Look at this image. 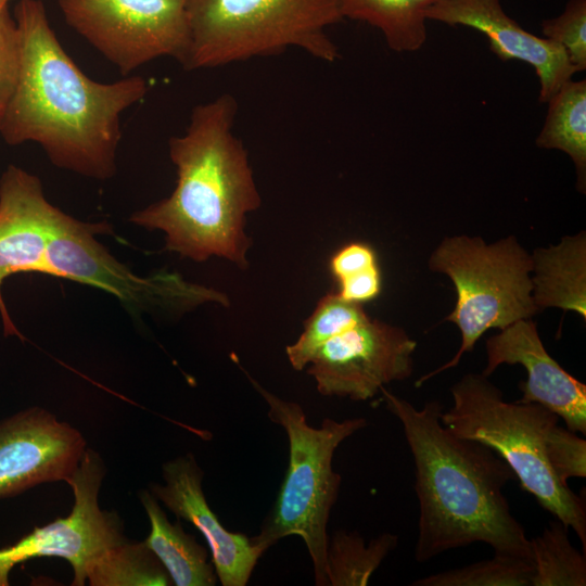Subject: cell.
Wrapping results in <instances>:
<instances>
[{
    "label": "cell",
    "mask_w": 586,
    "mask_h": 586,
    "mask_svg": "<svg viewBox=\"0 0 586 586\" xmlns=\"http://www.w3.org/2000/svg\"><path fill=\"white\" fill-rule=\"evenodd\" d=\"M21 37L17 82L0 125L9 145L39 144L62 169L105 180L116 173L120 116L148 92L140 76L89 78L54 34L41 0L14 9Z\"/></svg>",
    "instance_id": "6da1fadb"
},
{
    "label": "cell",
    "mask_w": 586,
    "mask_h": 586,
    "mask_svg": "<svg viewBox=\"0 0 586 586\" xmlns=\"http://www.w3.org/2000/svg\"><path fill=\"white\" fill-rule=\"evenodd\" d=\"M380 393L402 423L413 458L419 502L415 560L423 563L474 543L532 559L530 538L504 494L515 480L507 462L486 445L443 425L438 400L416 408L385 386Z\"/></svg>",
    "instance_id": "7a4b0ae2"
},
{
    "label": "cell",
    "mask_w": 586,
    "mask_h": 586,
    "mask_svg": "<svg viewBox=\"0 0 586 586\" xmlns=\"http://www.w3.org/2000/svg\"><path fill=\"white\" fill-rule=\"evenodd\" d=\"M235 99L224 93L196 105L189 125L168 141L176 167L173 193L130 221L165 233L166 249L195 262L211 256L247 266L245 216L260 205L247 151L233 131Z\"/></svg>",
    "instance_id": "3957f363"
},
{
    "label": "cell",
    "mask_w": 586,
    "mask_h": 586,
    "mask_svg": "<svg viewBox=\"0 0 586 586\" xmlns=\"http://www.w3.org/2000/svg\"><path fill=\"white\" fill-rule=\"evenodd\" d=\"M453 406L441 422L457 436L492 448L540 507L572 528L586 555V506L559 480L548 459V442L560 418L536 403H509L488 377L469 372L451 387Z\"/></svg>",
    "instance_id": "277c9868"
},
{
    "label": "cell",
    "mask_w": 586,
    "mask_h": 586,
    "mask_svg": "<svg viewBox=\"0 0 586 586\" xmlns=\"http://www.w3.org/2000/svg\"><path fill=\"white\" fill-rule=\"evenodd\" d=\"M244 372L267 403L269 419L283 428L289 440V464L283 482L259 534L251 539L265 552L282 538L300 536L313 561L315 584L327 586V526L341 485L332 459L340 444L364 429L367 420L324 418L320 428H314L297 403L278 397Z\"/></svg>",
    "instance_id": "5b68a950"
},
{
    "label": "cell",
    "mask_w": 586,
    "mask_h": 586,
    "mask_svg": "<svg viewBox=\"0 0 586 586\" xmlns=\"http://www.w3.org/2000/svg\"><path fill=\"white\" fill-rule=\"evenodd\" d=\"M190 44L183 67L213 68L298 48L334 62L327 27L344 17L337 0H187Z\"/></svg>",
    "instance_id": "8992f818"
},
{
    "label": "cell",
    "mask_w": 586,
    "mask_h": 586,
    "mask_svg": "<svg viewBox=\"0 0 586 586\" xmlns=\"http://www.w3.org/2000/svg\"><path fill=\"white\" fill-rule=\"evenodd\" d=\"M428 265L454 283L456 305L445 320L458 327L461 343L450 360L421 375L416 387L458 366L487 330H501L539 311L532 294V256L514 235L489 244L481 237H446Z\"/></svg>",
    "instance_id": "52a82bcc"
},
{
    "label": "cell",
    "mask_w": 586,
    "mask_h": 586,
    "mask_svg": "<svg viewBox=\"0 0 586 586\" xmlns=\"http://www.w3.org/2000/svg\"><path fill=\"white\" fill-rule=\"evenodd\" d=\"M110 231L106 222H84L60 211L48 245L52 277L99 288L133 311L187 310L208 302L229 305L221 292L177 273H132L95 240L97 234Z\"/></svg>",
    "instance_id": "ba28073f"
},
{
    "label": "cell",
    "mask_w": 586,
    "mask_h": 586,
    "mask_svg": "<svg viewBox=\"0 0 586 586\" xmlns=\"http://www.w3.org/2000/svg\"><path fill=\"white\" fill-rule=\"evenodd\" d=\"M65 22L123 75L163 56L183 65L187 0H58Z\"/></svg>",
    "instance_id": "9c48e42d"
},
{
    "label": "cell",
    "mask_w": 586,
    "mask_h": 586,
    "mask_svg": "<svg viewBox=\"0 0 586 586\" xmlns=\"http://www.w3.org/2000/svg\"><path fill=\"white\" fill-rule=\"evenodd\" d=\"M104 474L100 455L86 448L76 471L66 481L74 495L69 514L35 527L14 544L0 548V586L9 585L15 565L41 557L67 560L74 572L72 585L86 584L92 563L109 548L126 540L118 515L99 506Z\"/></svg>",
    "instance_id": "30bf717a"
},
{
    "label": "cell",
    "mask_w": 586,
    "mask_h": 586,
    "mask_svg": "<svg viewBox=\"0 0 586 586\" xmlns=\"http://www.w3.org/2000/svg\"><path fill=\"white\" fill-rule=\"evenodd\" d=\"M417 342L407 332L368 315L324 342L307 373L324 396L364 402L413 371Z\"/></svg>",
    "instance_id": "8fae6325"
},
{
    "label": "cell",
    "mask_w": 586,
    "mask_h": 586,
    "mask_svg": "<svg viewBox=\"0 0 586 586\" xmlns=\"http://www.w3.org/2000/svg\"><path fill=\"white\" fill-rule=\"evenodd\" d=\"M86 450L82 434L48 410L31 407L0 421V498L67 481Z\"/></svg>",
    "instance_id": "7c38bea8"
},
{
    "label": "cell",
    "mask_w": 586,
    "mask_h": 586,
    "mask_svg": "<svg viewBox=\"0 0 586 586\" xmlns=\"http://www.w3.org/2000/svg\"><path fill=\"white\" fill-rule=\"evenodd\" d=\"M61 209L44 196L40 179L15 165L0 178V317L4 335L23 337L2 296L4 280L20 272L52 276L48 245Z\"/></svg>",
    "instance_id": "4fadbf2b"
},
{
    "label": "cell",
    "mask_w": 586,
    "mask_h": 586,
    "mask_svg": "<svg viewBox=\"0 0 586 586\" xmlns=\"http://www.w3.org/2000/svg\"><path fill=\"white\" fill-rule=\"evenodd\" d=\"M489 377L500 365H521L527 378L519 384V403H536L556 413L565 428L586 434V385L565 371L547 352L532 318L518 320L486 341Z\"/></svg>",
    "instance_id": "5bb4252c"
},
{
    "label": "cell",
    "mask_w": 586,
    "mask_h": 586,
    "mask_svg": "<svg viewBox=\"0 0 586 586\" xmlns=\"http://www.w3.org/2000/svg\"><path fill=\"white\" fill-rule=\"evenodd\" d=\"M164 484L149 491L179 519L191 523L207 542L216 575L222 586L247 584L264 551L242 533L229 532L209 508L202 489L203 471L192 454L163 464Z\"/></svg>",
    "instance_id": "9a60e30c"
},
{
    "label": "cell",
    "mask_w": 586,
    "mask_h": 586,
    "mask_svg": "<svg viewBox=\"0 0 586 586\" xmlns=\"http://www.w3.org/2000/svg\"><path fill=\"white\" fill-rule=\"evenodd\" d=\"M425 17L474 28L487 37L489 49L500 60L532 65L539 79V102L547 103L577 73L560 44L523 29L505 13L500 0H436Z\"/></svg>",
    "instance_id": "2e32d148"
},
{
    "label": "cell",
    "mask_w": 586,
    "mask_h": 586,
    "mask_svg": "<svg viewBox=\"0 0 586 586\" xmlns=\"http://www.w3.org/2000/svg\"><path fill=\"white\" fill-rule=\"evenodd\" d=\"M532 256L533 300L538 310L574 311L586 320V232L537 247Z\"/></svg>",
    "instance_id": "e0dca14e"
},
{
    "label": "cell",
    "mask_w": 586,
    "mask_h": 586,
    "mask_svg": "<svg viewBox=\"0 0 586 586\" xmlns=\"http://www.w3.org/2000/svg\"><path fill=\"white\" fill-rule=\"evenodd\" d=\"M150 521V533L144 540L166 569L173 585L214 586L217 575L208 561V550L187 534L180 522L170 523L149 489L139 494Z\"/></svg>",
    "instance_id": "ac0fdd59"
},
{
    "label": "cell",
    "mask_w": 586,
    "mask_h": 586,
    "mask_svg": "<svg viewBox=\"0 0 586 586\" xmlns=\"http://www.w3.org/2000/svg\"><path fill=\"white\" fill-rule=\"evenodd\" d=\"M536 144L566 153L574 163L579 192L586 189V81H566L548 100Z\"/></svg>",
    "instance_id": "d6986e66"
},
{
    "label": "cell",
    "mask_w": 586,
    "mask_h": 586,
    "mask_svg": "<svg viewBox=\"0 0 586 586\" xmlns=\"http://www.w3.org/2000/svg\"><path fill=\"white\" fill-rule=\"evenodd\" d=\"M436 0H337L343 17L378 28L396 52L419 50L426 40L425 12Z\"/></svg>",
    "instance_id": "ffe728a7"
},
{
    "label": "cell",
    "mask_w": 586,
    "mask_h": 586,
    "mask_svg": "<svg viewBox=\"0 0 586 586\" xmlns=\"http://www.w3.org/2000/svg\"><path fill=\"white\" fill-rule=\"evenodd\" d=\"M398 536L383 533L366 545L357 532L337 530L328 539L326 575L329 586H366L371 575L398 544Z\"/></svg>",
    "instance_id": "44dd1931"
},
{
    "label": "cell",
    "mask_w": 586,
    "mask_h": 586,
    "mask_svg": "<svg viewBox=\"0 0 586 586\" xmlns=\"http://www.w3.org/2000/svg\"><path fill=\"white\" fill-rule=\"evenodd\" d=\"M86 581L92 586H166L171 579L154 552L127 539L104 551L90 566Z\"/></svg>",
    "instance_id": "7402d4cb"
},
{
    "label": "cell",
    "mask_w": 586,
    "mask_h": 586,
    "mask_svg": "<svg viewBox=\"0 0 586 586\" xmlns=\"http://www.w3.org/2000/svg\"><path fill=\"white\" fill-rule=\"evenodd\" d=\"M530 543L534 564L531 586L586 585V555L571 544L565 524L555 519Z\"/></svg>",
    "instance_id": "603a6c76"
},
{
    "label": "cell",
    "mask_w": 586,
    "mask_h": 586,
    "mask_svg": "<svg viewBox=\"0 0 586 586\" xmlns=\"http://www.w3.org/2000/svg\"><path fill=\"white\" fill-rule=\"evenodd\" d=\"M367 315L362 304L345 301L337 292L326 294L305 321L300 337L285 348L291 366L297 371L306 368L324 342Z\"/></svg>",
    "instance_id": "cb8c5ba5"
},
{
    "label": "cell",
    "mask_w": 586,
    "mask_h": 586,
    "mask_svg": "<svg viewBox=\"0 0 586 586\" xmlns=\"http://www.w3.org/2000/svg\"><path fill=\"white\" fill-rule=\"evenodd\" d=\"M532 559L497 553L461 568L430 574L413 581L411 586H531Z\"/></svg>",
    "instance_id": "d4e9b609"
},
{
    "label": "cell",
    "mask_w": 586,
    "mask_h": 586,
    "mask_svg": "<svg viewBox=\"0 0 586 586\" xmlns=\"http://www.w3.org/2000/svg\"><path fill=\"white\" fill-rule=\"evenodd\" d=\"M545 38L560 44L577 72L586 68V0H570L563 13L542 23Z\"/></svg>",
    "instance_id": "484cf974"
},
{
    "label": "cell",
    "mask_w": 586,
    "mask_h": 586,
    "mask_svg": "<svg viewBox=\"0 0 586 586\" xmlns=\"http://www.w3.org/2000/svg\"><path fill=\"white\" fill-rule=\"evenodd\" d=\"M20 66V30L8 5H0V125L14 92Z\"/></svg>",
    "instance_id": "4316f807"
},
{
    "label": "cell",
    "mask_w": 586,
    "mask_h": 586,
    "mask_svg": "<svg viewBox=\"0 0 586 586\" xmlns=\"http://www.w3.org/2000/svg\"><path fill=\"white\" fill-rule=\"evenodd\" d=\"M548 459L561 482L568 484L571 477H585L586 441L557 424L548 442Z\"/></svg>",
    "instance_id": "83f0119b"
},
{
    "label": "cell",
    "mask_w": 586,
    "mask_h": 586,
    "mask_svg": "<svg viewBox=\"0 0 586 586\" xmlns=\"http://www.w3.org/2000/svg\"><path fill=\"white\" fill-rule=\"evenodd\" d=\"M378 266L374 250L369 244L357 241L339 249L329 262L330 271L337 282Z\"/></svg>",
    "instance_id": "f1b7e54d"
},
{
    "label": "cell",
    "mask_w": 586,
    "mask_h": 586,
    "mask_svg": "<svg viewBox=\"0 0 586 586\" xmlns=\"http://www.w3.org/2000/svg\"><path fill=\"white\" fill-rule=\"evenodd\" d=\"M337 294L345 301L364 304L374 300L382 289V277L379 266L361 275L337 282Z\"/></svg>",
    "instance_id": "f546056e"
},
{
    "label": "cell",
    "mask_w": 586,
    "mask_h": 586,
    "mask_svg": "<svg viewBox=\"0 0 586 586\" xmlns=\"http://www.w3.org/2000/svg\"><path fill=\"white\" fill-rule=\"evenodd\" d=\"M10 0H0V5H8Z\"/></svg>",
    "instance_id": "4dcf8cb0"
}]
</instances>
